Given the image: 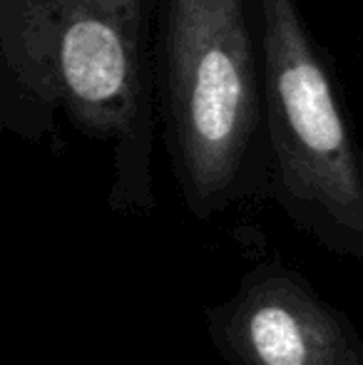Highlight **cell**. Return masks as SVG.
Segmentation results:
<instances>
[{
	"mask_svg": "<svg viewBox=\"0 0 363 365\" xmlns=\"http://www.w3.org/2000/svg\"><path fill=\"white\" fill-rule=\"evenodd\" d=\"M157 125L184 207L209 221L269 202L267 48L259 0H160Z\"/></svg>",
	"mask_w": 363,
	"mask_h": 365,
	"instance_id": "cell-2",
	"label": "cell"
},
{
	"mask_svg": "<svg viewBox=\"0 0 363 365\" xmlns=\"http://www.w3.org/2000/svg\"><path fill=\"white\" fill-rule=\"evenodd\" d=\"M204 316L227 365H363L354 321L281 259L254 264L234 296Z\"/></svg>",
	"mask_w": 363,
	"mask_h": 365,
	"instance_id": "cell-4",
	"label": "cell"
},
{
	"mask_svg": "<svg viewBox=\"0 0 363 365\" xmlns=\"http://www.w3.org/2000/svg\"><path fill=\"white\" fill-rule=\"evenodd\" d=\"M160 0H0V127L43 142L65 120L107 147L115 214L155 209Z\"/></svg>",
	"mask_w": 363,
	"mask_h": 365,
	"instance_id": "cell-1",
	"label": "cell"
},
{
	"mask_svg": "<svg viewBox=\"0 0 363 365\" xmlns=\"http://www.w3.org/2000/svg\"><path fill=\"white\" fill-rule=\"evenodd\" d=\"M274 202L309 239L363 261V147L299 0H259Z\"/></svg>",
	"mask_w": 363,
	"mask_h": 365,
	"instance_id": "cell-3",
	"label": "cell"
}]
</instances>
